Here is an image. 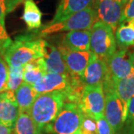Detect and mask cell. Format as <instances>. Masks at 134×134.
Here are the masks:
<instances>
[{
	"label": "cell",
	"mask_w": 134,
	"mask_h": 134,
	"mask_svg": "<svg viewBox=\"0 0 134 134\" xmlns=\"http://www.w3.org/2000/svg\"><path fill=\"white\" fill-rule=\"evenodd\" d=\"M37 134H42V133H37Z\"/></svg>",
	"instance_id": "d6a6232c"
},
{
	"label": "cell",
	"mask_w": 134,
	"mask_h": 134,
	"mask_svg": "<svg viewBox=\"0 0 134 134\" xmlns=\"http://www.w3.org/2000/svg\"><path fill=\"white\" fill-rule=\"evenodd\" d=\"M14 92L19 111H30L34 100L39 96L33 85L24 81Z\"/></svg>",
	"instance_id": "e0dca14e"
},
{
	"label": "cell",
	"mask_w": 134,
	"mask_h": 134,
	"mask_svg": "<svg viewBox=\"0 0 134 134\" xmlns=\"http://www.w3.org/2000/svg\"><path fill=\"white\" fill-rule=\"evenodd\" d=\"M8 13V6L6 0H0V22L5 21V16Z\"/></svg>",
	"instance_id": "f1b7e54d"
},
{
	"label": "cell",
	"mask_w": 134,
	"mask_h": 134,
	"mask_svg": "<svg viewBox=\"0 0 134 134\" xmlns=\"http://www.w3.org/2000/svg\"><path fill=\"white\" fill-rule=\"evenodd\" d=\"M103 90L105 96L104 115L113 127L115 133L119 134L127 117V111L117 95L113 85L107 86Z\"/></svg>",
	"instance_id": "8992f818"
},
{
	"label": "cell",
	"mask_w": 134,
	"mask_h": 134,
	"mask_svg": "<svg viewBox=\"0 0 134 134\" xmlns=\"http://www.w3.org/2000/svg\"><path fill=\"white\" fill-rule=\"evenodd\" d=\"M78 134H80V133H78Z\"/></svg>",
	"instance_id": "836d02e7"
},
{
	"label": "cell",
	"mask_w": 134,
	"mask_h": 134,
	"mask_svg": "<svg viewBox=\"0 0 134 134\" xmlns=\"http://www.w3.org/2000/svg\"><path fill=\"white\" fill-rule=\"evenodd\" d=\"M23 4L24 10L22 19L29 31H38L42 26V12L34 0H24Z\"/></svg>",
	"instance_id": "2e32d148"
},
{
	"label": "cell",
	"mask_w": 134,
	"mask_h": 134,
	"mask_svg": "<svg viewBox=\"0 0 134 134\" xmlns=\"http://www.w3.org/2000/svg\"><path fill=\"white\" fill-rule=\"evenodd\" d=\"M133 19H134V0H127L123 11L120 24L127 23Z\"/></svg>",
	"instance_id": "83f0119b"
},
{
	"label": "cell",
	"mask_w": 134,
	"mask_h": 134,
	"mask_svg": "<svg viewBox=\"0 0 134 134\" xmlns=\"http://www.w3.org/2000/svg\"><path fill=\"white\" fill-rule=\"evenodd\" d=\"M110 79L105 60L92 53L90 60L82 75L81 80L84 85L94 86L102 84L103 86Z\"/></svg>",
	"instance_id": "30bf717a"
},
{
	"label": "cell",
	"mask_w": 134,
	"mask_h": 134,
	"mask_svg": "<svg viewBox=\"0 0 134 134\" xmlns=\"http://www.w3.org/2000/svg\"><path fill=\"white\" fill-rule=\"evenodd\" d=\"M97 20V16L93 7L77 12L66 19L54 24H47L40 28V31H37L40 37H45L52 34L72 31L79 30H90Z\"/></svg>",
	"instance_id": "277c9868"
},
{
	"label": "cell",
	"mask_w": 134,
	"mask_h": 134,
	"mask_svg": "<svg viewBox=\"0 0 134 134\" xmlns=\"http://www.w3.org/2000/svg\"><path fill=\"white\" fill-rule=\"evenodd\" d=\"M83 113L78 104L65 102L51 123L40 132L42 134H78Z\"/></svg>",
	"instance_id": "3957f363"
},
{
	"label": "cell",
	"mask_w": 134,
	"mask_h": 134,
	"mask_svg": "<svg viewBox=\"0 0 134 134\" xmlns=\"http://www.w3.org/2000/svg\"><path fill=\"white\" fill-rule=\"evenodd\" d=\"M9 66L4 58L0 55V94L8 90Z\"/></svg>",
	"instance_id": "d4e9b609"
},
{
	"label": "cell",
	"mask_w": 134,
	"mask_h": 134,
	"mask_svg": "<svg viewBox=\"0 0 134 134\" xmlns=\"http://www.w3.org/2000/svg\"><path fill=\"white\" fill-rule=\"evenodd\" d=\"M12 40L5 29V21L0 22V55L4 56L5 52L12 43Z\"/></svg>",
	"instance_id": "484cf974"
},
{
	"label": "cell",
	"mask_w": 134,
	"mask_h": 134,
	"mask_svg": "<svg viewBox=\"0 0 134 134\" xmlns=\"http://www.w3.org/2000/svg\"><path fill=\"white\" fill-rule=\"evenodd\" d=\"M106 63L113 85L119 80L130 75L134 69V60L132 54L127 48L116 51L106 60Z\"/></svg>",
	"instance_id": "9c48e42d"
},
{
	"label": "cell",
	"mask_w": 134,
	"mask_h": 134,
	"mask_svg": "<svg viewBox=\"0 0 134 134\" xmlns=\"http://www.w3.org/2000/svg\"><path fill=\"white\" fill-rule=\"evenodd\" d=\"M121 133V134H134V96L130 101L127 117Z\"/></svg>",
	"instance_id": "603a6c76"
},
{
	"label": "cell",
	"mask_w": 134,
	"mask_h": 134,
	"mask_svg": "<svg viewBox=\"0 0 134 134\" xmlns=\"http://www.w3.org/2000/svg\"><path fill=\"white\" fill-rule=\"evenodd\" d=\"M19 113L15 92L7 90L0 94V123L14 128Z\"/></svg>",
	"instance_id": "7c38bea8"
},
{
	"label": "cell",
	"mask_w": 134,
	"mask_h": 134,
	"mask_svg": "<svg viewBox=\"0 0 134 134\" xmlns=\"http://www.w3.org/2000/svg\"><path fill=\"white\" fill-rule=\"evenodd\" d=\"M23 67L9 66V75L8 81V90L16 91L23 82Z\"/></svg>",
	"instance_id": "7402d4cb"
},
{
	"label": "cell",
	"mask_w": 134,
	"mask_h": 134,
	"mask_svg": "<svg viewBox=\"0 0 134 134\" xmlns=\"http://www.w3.org/2000/svg\"><path fill=\"white\" fill-rule=\"evenodd\" d=\"M14 128L0 123V134H13Z\"/></svg>",
	"instance_id": "4dcf8cb0"
},
{
	"label": "cell",
	"mask_w": 134,
	"mask_h": 134,
	"mask_svg": "<svg viewBox=\"0 0 134 134\" xmlns=\"http://www.w3.org/2000/svg\"><path fill=\"white\" fill-rule=\"evenodd\" d=\"M127 0H96L93 4L97 20L110 25L115 31L120 25Z\"/></svg>",
	"instance_id": "ba28073f"
},
{
	"label": "cell",
	"mask_w": 134,
	"mask_h": 134,
	"mask_svg": "<svg viewBox=\"0 0 134 134\" xmlns=\"http://www.w3.org/2000/svg\"><path fill=\"white\" fill-rule=\"evenodd\" d=\"M113 86L127 113L130 101L134 96V69L130 75L116 82Z\"/></svg>",
	"instance_id": "ac0fdd59"
},
{
	"label": "cell",
	"mask_w": 134,
	"mask_h": 134,
	"mask_svg": "<svg viewBox=\"0 0 134 134\" xmlns=\"http://www.w3.org/2000/svg\"><path fill=\"white\" fill-rule=\"evenodd\" d=\"M90 32V51L106 61L116 52L114 31L104 23L96 21Z\"/></svg>",
	"instance_id": "5b68a950"
},
{
	"label": "cell",
	"mask_w": 134,
	"mask_h": 134,
	"mask_svg": "<svg viewBox=\"0 0 134 134\" xmlns=\"http://www.w3.org/2000/svg\"><path fill=\"white\" fill-rule=\"evenodd\" d=\"M79 132L80 134H97L96 119L90 115L83 114V118Z\"/></svg>",
	"instance_id": "cb8c5ba5"
},
{
	"label": "cell",
	"mask_w": 134,
	"mask_h": 134,
	"mask_svg": "<svg viewBox=\"0 0 134 134\" xmlns=\"http://www.w3.org/2000/svg\"><path fill=\"white\" fill-rule=\"evenodd\" d=\"M23 0H6L7 6H8V13L11 12L12 10L17 7Z\"/></svg>",
	"instance_id": "f546056e"
},
{
	"label": "cell",
	"mask_w": 134,
	"mask_h": 134,
	"mask_svg": "<svg viewBox=\"0 0 134 134\" xmlns=\"http://www.w3.org/2000/svg\"><path fill=\"white\" fill-rule=\"evenodd\" d=\"M96 0H61L52 20L48 24L63 21L72 14L91 7Z\"/></svg>",
	"instance_id": "4fadbf2b"
},
{
	"label": "cell",
	"mask_w": 134,
	"mask_h": 134,
	"mask_svg": "<svg viewBox=\"0 0 134 134\" xmlns=\"http://www.w3.org/2000/svg\"><path fill=\"white\" fill-rule=\"evenodd\" d=\"M65 102L66 96L64 92L54 91L39 95L29 111L36 126L37 133L54 119Z\"/></svg>",
	"instance_id": "7a4b0ae2"
},
{
	"label": "cell",
	"mask_w": 134,
	"mask_h": 134,
	"mask_svg": "<svg viewBox=\"0 0 134 134\" xmlns=\"http://www.w3.org/2000/svg\"><path fill=\"white\" fill-rule=\"evenodd\" d=\"M90 30H79L69 31L63 37L62 45L71 51H90Z\"/></svg>",
	"instance_id": "5bb4252c"
},
{
	"label": "cell",
	"mask_w": 134,
	"mask_h": 134,
	"mask_svg": "<svg viewBox=\"0 0 134 134\" xmlns=\"http://www.w3.org/2000/svg\"><path fill=\"white\" fill-rule=\"evenodd\" d=\"M78 106L83 114L92 116L96 119L103 116L105 96L102 84L84 86Z\"/></svg>",
	"instance_id": "52a82bcc"
},
{
	"label": "cell",
	"mask_w": 134,
	"mask_h": 134,
	"mask_svg": "<svg viewBox=\"0 0 134 134\" xmlns=\"http://www.w3.org/2000/svg\"><path fill=\"white\" fill-rule=\"evenodd\" d=\"M116 46L120 49L134 46V31L126 23H121L115 31Z\"/></svg>",
	"instance_id": "44dd1931"
},
{
	"label": "cell",
	"mask_w": 134,
	"mask_h": 134,
	"mask_svg": "<svg viewBox=\"0 0 134 134\" xmlns=\"http://www.w3.org/2000/svg\"><path fill=\"white\" fill-rule=\"evenodd\" d=\"M14 129L15 134H37L36 126L29 111H19Z\"/></svg>",
	"instance_id": "ffe728a7"
},
{
	"label": "cell",
	"mask_w": 134,
	"mask_h": 134,
	"mask_svg": "<svg viewBox=\"0 0 134 134\" xmlns=\"http://www.w3.org/2000/svg\"><path fill=\"white\" fill-rule=\"evenodd\" d=\"M58 48L61 52L70 75L81 79L83 73L90 60L92 52L90 50L86 52L71 51L63 45Z\"/></svg>",
	"instance_id": "8fae6325"
},
{
	"label": "cell",
	"mask_w": 134,
	"mask_h": 134,
	"mask_svg": "<svg viewBox=\"0 0 134 134\" xmlns=\"http://www.w3.org/2000/svg\"><path fill=\"white\" fill-rule=\"evenodd\" d=\"M97 134H115L113 127L107 121L104 115L96 119Z\"/></svg>",
	"instance_id": "4316f807"
},
{
	"label": "cell",
	"mask_w": 134,
	"mask_h": 134,
	"mask_svg": "<svg viewBox=\"0 0 134 134\" xmlns=\"http://www.w3.org/2000/svg\"><path fill=\"white\" fill-rule=\"evenodd\" d=\"M132 56H133V60H134V52L132 54Z\"/></svg>",
	"instance_id": "1f68e13d"
},
{
	"label": "cell",
	"mask_w": 134,
	"mask_h": 134,
	"mask_svg": "<svg viewBox=\"0 0 134 134\" xmlns=\"http://www.w3.org/2000/svg\"><path fill=\"white\" fill-rule=\"evenodd\" d=\"M43 58L47 73H55L60 75L70 74L59 48L48 42L46 44V54Z\"/></svg>",
	"instance_id": "9a60e30c"
},
{
	"label": "cell",
	"mask_w": 134,
	"mask_h": 134,
	"mask_svg": "<svg viewBox=\"0 0 134 134\" xmlns=\"http://www.w3.org/2000/svg\"><path fill=\"white\" fill-rule=\"evenodd\" d=\"M46 73L44 58L35 59L25 64L23 67V81L34 85Z\"/></svg>",
	"instance_id": "d6986e66"
},
{
	"label": "cell",
	"mask_w": 134,
	"mask_h": 134,
	"mask_svg": "<svg viewBox=\"0 0 134 134\" xmlns=\"http://www.w3.org/2000/svg\"><path fill=\"white\" fill-rule=\"evenodd\" d=\"M46 44L47 41L37 31L19 35L5 52L3 58L9 66H24L28 63L45 56Z\"/></svg>",
	"instance_id": "6da1fadb"
}]
</instances>
